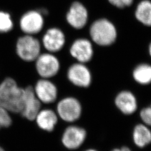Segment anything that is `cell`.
I'll return each instance as SVG.
<instances>
[{
  "label": "cell",
  "instance_id": "obj_1",
  "mask_svg": "<svg viewBox=\"0 0 151 151\" xmlns=\"http://www.w3.org/2000/svg\"><path fill=\"white\" fill-rule=\"evenodd\" d=\"M24 88L14 79L6 78L0 83V106L11 114H20L22 110Z\"/></svg>",
  "mask_w": 151,
  "mask_h": 151
},
{
  "label": "cell",
  "instance_id": "obj_2",
  "mask_svg": "<svg viewBox=\"0 0 151 151\" xmlns=\"http://www.w3.org/2000/svg\"><path fill=\"white\" fill-rule=\"evenodd\" d=\"M55 109L60 119L66 124L78 122L83 113L81 101L73 96L61 98L57 103Z\"/></svg>",
  "mask_w": 151,
  "mask_h": 151
},
{
  "label": "cell",
  "instance_id": "obj_3",
  "mask_svg": "<svg viewBox=\"0 0 151 151\" xmlns=\"http://www.w3.org/2000/svg\"><path fill=\"white\" fill-rule=\"evenodd\" d=\"M88 133L86 128L77 124H71L63 130L60 142L65 149L75 151L79 150L85 145Z\"/></svg>",
  "mask_w": 151,
  "mask_h": 151
},
{
  "label": "cell",
  "instance_id": "obj_4",
  "mask_svg": "<svg viewBox=\"0 0 151 151\" xmlns=\"http://www.w3.org/2000/svg\"><path fill=\"white\" fill-rule=\"evenodd\" d=\"M90 35L95 43L109 45L115 42L116 31L111 22L106 19H100L92 24L90 27Z\"/></svg>",
  "mask_w": 151,
  "mask_h": 151
},
{
  "label": "cell",
  "instance_id": "obj_5",
  "mask_svg": "<svg viewBox=\"0 0 151 151\" xmlns=\"http://www.w3.org/2000/svg\"><path fill=\"white\" fill-rule=\"evenodd\" d=\"M114 105L125 116H131L136 113L139 107L137 95L130 90H122L114 97Z\"/></svg>",
  "mask_w": 151,
  "mask_h": 151
},
{
  "label": "cell",
  "instance_id": "obj_6",
  "mask_svg": "<svg viewBox=\"0 0 151 151\" xmlns=\"http://www.w3.org/2000/svg\"><path fill=\"white\" fill-rule=\"evenodd\" d=\"M67 78L74 86L78 88L87 89L91 86V72L82 63L70 66L67 72Z\"/></svg>",
  "mask_w": 151,
  "mask_h": 151
},
{
  "label": "cell",
  "instance_id": "obj_7",
  "mask_svg": "<svg viewBox=\"0 0 151 151\" xmlns=\"http://www.w3.org/2000/svg\"><path fill=\"white\" fill-rule=\"evenodd\" d=\"M16 50L22 60L32 62L37 60L40 50V45L37 39L27 35L20 38L17 43Z\"/></svg>",
  "mask_w": 151,
  "mask_h": 151
},
{
  "label": "cell",
  "instance_id": "obj_8",
  "mask_svg": "<svg viewBox=\"0 0 151 151\" xmlns=\"http://www.w3.org/2000/svg\"><path fill=\"white\" fill-rule=\"evenodd\" d=\"M42 104L37 97L33 86L28 85L24 87V105L20 115L27 120L34 121L38 113L42 109Z\"/></svg>",
  "mask_w": 151,
  "mask_h": 151
},
{
  "label": "cell",
  "instance_id": "obj_9",
  "mask_svg": "<svg viewBox=\"0 0 151 151\" xmlns=\"http://www.w3.org/2000/svg\"><path fill=\"white\" fill-rule=\"evenodd\" d=\"M34 90L38 99L45 105H51L58 100V88L53 82L48 79L43 78L38 80Z\"/></svg>",
  "mask_w": 151,
  "mask_h": 151
},
{
  "label": "cell",
  "instance_id": "obj_10",
  "mask_svg": "<svg viewBox=\"0 0 151 151\" xmlns=\"http://www.w3.org/2000/svg\"><path fill=\"white\" fill-rule=\"evenodd\" d=\"M36 70L41 77L48 79L58 73L60 63L57 58L52 54H42L39 55L37 59Z\"/></svg>",
  "mask_w": 151,
  "mask_h": 151
},
{
  "label": "cell",
  "instance_id": "obj_11",
  "mask_svg": "<svg viewBox=\"0 0 151 151\" xmlns=\"http://www.w3.org/2000/svg\"><path fill=\"white\" fill-rule=\"evenodd\" d=\"M131 140L134 146L144 150L151 145V128L143 123H137L132 128Z\"/></svg>",
  "mask_w": 151,
  "mask_h": 151
},
{
  "label": "cell",
  "instance_id": "obj_12",
  "mask_svg": "<svg viewBox=\"0 0 151 151\" xmlns=\"http://www.w3.org/2000/svg\"><path fill=\"white\" fill-rule=\"evenodd\" d=\"M34 122L40 129L50 133L54 130L59 122L57 113L52 109H42L38 113Z\"/></svg>",
  "mask_w": 151,
  "mask_h": 151
},
{
  "label": "cell",
  "instance_id": "obj_13",
  "mask_svg": "<svg viewBox=\"0 0 151 151\" xmlns=\"http://www.w3.org/2000/svg\"><path fill=\"white\" fill-rule=\"evenodd\" d=\"M43 26L42 15L39 11H30L22 17L20 27L27 34H36L40 31Z\"/></svg>",
  "mask_w": 151,
  "mask_h": 151
},
{
  "label": "cell",
  "instance_id": "obj_14",
  "mask_svg": "<svg viewBox=\"0 0 151 151\" xmlns=\"http://www.w3.org/2000/svg\"><path fill=\"white\" fill-rule=\"evenodd\" d=\"M70 52L71 55L82 63L89 62L93 55L91 44L85 39L75 41L71 47Z\"/></svg>",
  "mask_w": 151,
  "mask_h": 151
},
{
  "label": "cell",
  "instance_id": "obj_15",
  "mask_svg": "<svg viewBox=\"0 0 151 151\" xmlns=\"http://www.w3.org/2000/svg\"><path fill=\"white\" fill-rule=\"evenodd\" d=\"M88 14L86 8L80 2L72 4L67 14V20L72 27L77 29L83 27L87 21Z\"/></svg>",
  "mask_w": 151,
  "mask_h": 151
},
{
  "label": "cell",
  "instance_id": "obj_16",
  "mask_svg": "<svg viewBox=\"0 0 151 151\" xmlns=\"http://www.w3.org/2000/svg\"><path fill=\"white\" fill-rule=\"evenodd\" d=\"M65 42L63 33L56 28L49 29L44 36V45L52 52L59 51L64 45Z\"/></svg>",
  "mask_w": 151,
  "mask_h": 151
},
{
  "label": "cell",
  "instance_id": "obj_17",
  "mask_svg": "<svg viewBox=\"0 0 151 151\" xmlns=\"http://www.w3.org/2000/svg\"><path fill=\"white\" fill-rule=\"evenodd\" d=\"M133 78L136 83L141 86H148L151 83V65L140 64L133 71Z\"/></svg>",
  "mask_w": 151,
  "mask_h": 151
},
{
  "label": "cell",
  "instance_id": "obj_18",
  "mask_svg": "<svg viewBox=\"0 0 151 151\" xmlns=\"http://www.w3.org/2000/svg\"><path fill=\"white\" fill-rule=\"evenodd\" d=\"M138 21L146 26H151V2L145 0L140 2L135 11Z\"/></svg>",
  "mask_w": 151,
  "mask_h": 151
},
{
  "label": "cell",
  "instance_id": "obj_19",
  "mask_svg": "<svg viewBox=\"0 0 151 151\" xmlns=\"http://www.w3.org/2000/svg\"><path fill=\"white\" fill-rule=\"evenodd\" d=\"M12 22L10 15L4 12H0V32H6L11 30Z\"/></svg>",
  "mask_w": 151,
  "mask_h": 151
},
{
  "label": "cell",
  "instance_id": "obj_20",
  "mask_svg": "<svg viewBox=\"0 0 151 151\" xmlns=\"http://www.w3.org/2000/svg\"><path fill=\"white\" fill-rule=\"evenodd\" d=\"M138 117L142 123L151 128V103L140 109Z\"/></svg>",
  "mask_w": 151,
  "mask_h": 151
},
{
  "label": "cell",
  "instance_id": "obj_21",
  "mask_svg": "<svg viewBox=\"0 0 151 151\" xmlns=\"http://www.w3.org/2000/svg\"><path fill=\"white\" fill-rule=\"evenodd\" d=\"M12 123V118L11 114L0 106V130L10 127Z\"/></svg>",
  "mask_w": 151,
  "mask_h": 151
},
{
  "label": "cell",
  "instance_id": "obj_22",
  "mask_svg": "<svg viewBox=\"0 0 151 151\" xmlns=\"http://www.w3.org/2000/svg\"><path fill=\"white\" fill-rule=\"evenodd\" d=\"M110 3L114 6L124 8L125 7L131 5L133 0H109Z\"/></svg>",
  "mask_w": 151,
  "mask_h": 151
},
{
  "label": "cell",
  "instance_id": "obj_23",
  "mask_svg": "<svg viewBox=\"0 0 151 151\" xmlns=\"http://www.w3.org/2000/svg\"><path fill=\"white\" fill-rule=\"evenodd\" d=\"M109 151H133L132 149L128 145H122V146L115 147L111 148Z\"/></svg>",
  "mask_w": 151,
  "mask_h": 151
},
{
  "label": "cell",
  "instance_id": "obj_24",
  "mask_svg": "<svg viewBox=\"0 0 151 151\" xmlns=\"http://www.w3.org/2000/svg\"><path fill=\"white\" fill-rule=\"evenodd\" d=\"M83 151H99L98 150L93 147H88Z\"/></svg>",
  "mask_w": 151,
  "mask_h": 151
},
{
  "label": "cell",
  "instance_id": "obj_25",
  "mask_svg": "<svg viewBox=\"0 0 151 151\" xmlns=\"http://www.w3.org/2000/svg\"><path fill=\"white\" fill-rule=\"evenodd\" d=\"M0 151H5V149L0 145Z\"/></svg>",
  "mask_w": 151,
  "mask_h": 151
},
{
  "label": "cell",
  "instance_id": "obj_26",
  "mask_svg": "<svg viewBox=\"0 0 151 151\" xmlns=\"http://www.w3.org/2000/svg\"><path fill=\"white\" fill-rule=\"evenodd\" d=\"M149 52H150V54L151 55V45H150V48H149Z\"/></svg>",
  "mask_w": 151,
  "mask_h": 151
}]
</instances>
